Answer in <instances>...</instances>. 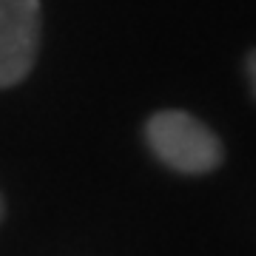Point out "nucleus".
<instances>
[{
  "label": "nucleus",
  "mask_w": 256,
  "mask_h": 256,
  "mask_svg": "<svg viewBox=\"0 0 256 256\" xmlns=\"http://www.w3.org/2000/svg\"><path fill=\"white\" fill-rule=\"evenodd\" d=\"M43 37L40 0H0V88H14L32 74Z\"/></svg>",
  "instance_id": "f03ea898"
},
{
  "label": "nucleus",
  "mask_w": 256,
  "mask_h": 256,
  "mask_svg": "<svg viewBox=\"0 0 256 256\" xmlns=\"http://www.w3.org/2000/svg\"><path fill=\"white\" fill-rule=\"evenodd\" d=\"M146 140L156 160L176 174H210L225 160L222 140L202 120L176 108L156 111L146 122Z\"/></svg>",
  "instance_id": "f257e3e1"
},
{
  "label": "nucleus",
  "mask_w": 256,
  "mask_h": 256,
  "mask_svg": "<svg viewBox=\"0 0 256 256\" xmlns=\"http://www.w3.org/2000/svg\"><path fill=\"white\" fill-rule=\"evenodd\" d=\"M3 214H6V205H3V196H0V220H3Z\"/></svg>",
  "instance_id": "20e7f679"
},
{
  "label": "nucleus",
  "mask_w": 256,
  "mask_h": 256,
  "mask_svg": "<svg viewBox=\"0 0 256 256\" xmlns=\"http://www.w3.org/2000/svg\"><path fill=\"white\" fill-rule=\"evenodd\" d=\"M245 68H248V80H250V86H254V92H256V48L250 52V54H248Z\"/></svg>",
  "instance_id": "7ed1b4c3"
}]
</instances>
